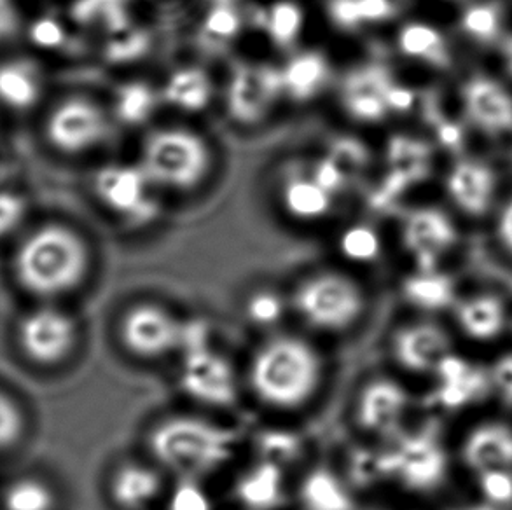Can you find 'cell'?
Wrapping results in <instances>:
<instances>
[{"mask_svg": "<svg viewBox=\"0 0 512 510\" xmlns=\"http://www.w3.org/2000/svg\"><path fill=\"white\" fill-rule=\"evenodd\" d=\"M28 201L13 189H0V242L13 236L27 219Z\"/></svg>", "mask_w": 512, "mask_h": 510, "instance_id": "d6a6232c", "label": "cell"}, {"mask_svg": "<svg viewBox=\"0 0 512 510\" xmlns=\"http://www.w3.org/2000/svg\"><path fill=\"white\" fill-rule=\"evenodd\" d=\"M118 334L121 345L132 357L154 362L180 352L184 322L165 306L144 301L123 313Z\"/></svg>", "mask_w": 512, "mask_h": 510, "instance_id": "ba28073f", "label": "cell"}, {"mask_svg": "<svg viewBox=\"0 0 512 510\" xmlns=\"http://www.w3.org/2000/svg\"><path fill=\"white\" fill-rule=\"evenodd\" d=\"M404 301L415 310L434 315L453 310L457 304V283L441 268L415 269L401 287Z\"/></svg>", "mask_w": 512, "mask_h": 510, "instance_id": "ffe728a7", "label": "cell"}, {"mask_svg": "<svg viewBox=\"0 0 512 510\" xmlns=\"http://www.w3.org/2000/svg\"><path fill=\"white\" fill-rule=\"evenodd\" d=\"M450 510H495L490 507V505L483 504V502H478V504H469V505H460V507H455V509Z\"/></svg>", "mask_w": 512, "mask_h": 510, "instance_id": "8d00e7d4", "label": "cell"}, {"mask_svg": "<svg viewBox=\"0 0 512 510\" xmlns=\"http://www.w3.org/2000/svg\"><path fill=\"white\" fill-rule=\"evenodd\" d=\"M509 327H511V331H512V320H511V325H509Z\"/></svg>", "mask_w": 512, "mask_h": 510, "instance_id": "74e56055", "label": "cell"}, {"mask_svg": "<svg viewBox=\"0 0 512 510\" xmlns=\"http://www.w3.org/2000/svg\"><path fill=\"white\" fill-rule=\"evenodd\" d=\"M44 93V77L37 63L25 58L0 62V105L9 111L34 109Z\"/></svg>", "mask_w": 512, "mask_h": 510, "instance_id": "44dd1931", "label": "cell"}, {"mask_svg": "<svg viewBox=\"0 0 512 510\" xmlns=\"http://www.w3.org/2000/svg\"><path fill=\"white\" fill-rule=\"evenodd\" d=\"M284 200L287 203V212L303 221L319 219L331 208V200L324 184H313L306 180H294L285 187Z\"/></svg>", "mask_w": 512, "mask_h": 510, "instance_id": "83f0119b", "label": "cell"}, {"mask_svg": "<svg viewBox=\"0 0 512 510\" xmlns=\"http://www.w3.org/2000/svg\"><path fill=\"white\" fill-rule=\"evenodd\" d=\"M451 203L471 219L492 212L499 191V177L488 161L464 158L457 161L446 177Z\"/></svg>", "mask_w": 512, "mask_h": 510, "instance_id": "2e32d148", "label": "cell"}, {"mask_svg": "<svg viewBox=\"0 0 512 510\" xmlns=\"http://www.w3.org/2000/svg\"><path fill=\"white\" fill-rule=\"evenodd\" d=\"M409 406L408 390L399 381L376 378L360 390L355 420L366 434L392 439L404 430Z\"/></svg>", "mask_w": 512, "mask_h": 510, "instance_id": "4fadbf2b", "label": "cell"}, {"mask_svg": "<svg viewBox=\"0 0 512 510\" xmlns=\"http://www.w3.org/2000/svg\"><path fill=\"white\" fill-rule=\"evenodd\" d=\"M326 364L312 341L296 334H271L257 346L247 369L250 390L264 406L294 411L319 393Z\"/></svg>", "mask_w": 512, "mask_h": 510, "instance_id": "7a4b0ae2", "label": "cell"}, {"mask_svg": "<svg viewBox=\"0 0 512 510\" xmlns=\"http://www.w3.org/2000/svg\"><path fill=\"white\" fill-rule=\"evenodd\" d=\"M497 236H499L502 247L512 255V196L500 208L499 219H497Z\"/></svg>", "mask_w": 512, "mask_h": 510, "instance_id": "e575fe53", "label": "cell"}, {"mask_svg": "<svg viewBox=\"0 0 512 510\" xmlns=\"http://www.w3.org/2000/svg\"><path fill=\"white\" fill-rule=\"evenodd\" d=\"M27 434V414L11 393L0 388V451L20 446Z\"/></svg>", "mask_w": 512, "mask_h": 510, "instance_id": "f1b7e54d", "label": "cell"}, {"mask_svg": "<svg viewBox=\"0 0 512 510\" xmlns=\"http://www.w3.org/2000/svg\"><path fill=\"white\" fill-rule=\"evenodd\" d=\"M399 44L404 55L416 62L425 63L432 69L448 70L455 62L448 37L443 34V30L430 23H409L401 32Z\"/></svg>", "mask_w": 512, "mask_h": 510, "instance_id": "cb8c5ba5", "label": "cell"}, {"mask_svg": "<svg viewBox=\"0 0 512 510\" xmlns=\"http://www.w3.org/2000/svg\"><path fill=\"white\" fill-rule=\"evenodd\" d=\"M499 49L504 69L512 77V34H507L504 37V41L500 42Z\"/></svg>", "mask_w": 512, "mask_h": 510, "instance_id": "d590c367", "label": "cell"}, {"mask_svg": "<svg viewBox=\"0 0 512 510\" xmlns=\"http://www.w3.org/2000/svg\"><path fill=\"white\" fill-rule=\"evenodd\" d=\"M91 250L77 229L46 222L21 238L14 250V282L39 303L76 292L90 275Z\"/></svg>", "mask_w": 512, "mask_h": 510, "instance_id": "6da1fadb", "label": "cell"}, {"mask_svg": "<svg viewBox=\"0 0 512 510\" xmlns=\"http://www.w3.org/2000/svg\"><path fill=\"white\" fill-rule=\"evenodd\" d=\"M299 502L305 510H355L352 484L327 467L313 469L299 486Z\"/></svg>", "mask_w": 512, "mask_h": 510, "instance_id": "7402d4cb", "label": "cell"}, {"mask_svg": "<svg viewBox=\"0 0 512 510\" xmlns=\"http://www.w3.org/2000/svg\"><path fill=\"white\" fill-rule=\"evenodd\" d=\"M460 458L474 474L512 469V425L506 421H483L474 425L462 441Z\"/></svg>", "mask_w": 512, "mask_h": 510, "instance_id": "e0dca14e", "label": "cell"}, {"mask_svg": "<svg viewBox=\"0 0 512 510\" xmlns=\"http://www.w3.org/2000/svg\"><path fill=\"white\" fill-rule=\"evenodd\" d=\"M14 338L27 362L49 369L67 362L76 352L79 325L56 303H39L21 315Z\"/></svg>", "mask_w": 512, "mask_h": 510, "instance_id": "8992f818", "label": "cell"}, {"mask_svg": "<svg viewBox=\"0 0 512 510\" xmlns=\"http://www.w3.org/2000/svg\"><path fill=\"white\" fill-rule=\"evenodd\" d=\"M167 510H215L214 498L200 479L179 477L168 493Z\"/></svg>", "mask_w": 512, "mask_h": 510, "instance_id": "1f68e13d", "label": "cell"}, {"mask_svg": "<svg viewBox=\"0 0 512 510\" xmlns=\"http://www.w3.org/2000/svg\"><path fill=\"white\" fill-rule=\"evenodd\" d=\"M402 240L416 269H434L457 247L458 229L443 210L423 208L406 221Z\"/></svg>", "mask_w": 512, "mask_h": 510, "instance_id": "9a60e30c", "label": "cell"}, {"mask_svg": "<svg viewBox=\"0 0 512 510\" xmlns=\"http://www.w3.org/2000/svg\"><path fill=\"white\" fill-rule=\"evenodd\" d=\"M291 308V299H285L273 289H257L245 299L243 313L254 329L264 332H277L278 325L285 320Z\"/></svg>", "mask_w": 512, "mask_h": 510, "instance_id": "4316f807", "label": "cell"}, {"mask_svg": "<svg viewBox=\"0 0 512 510\" xmlns=\"http://www.w3.org/2000/svg\"><path fill=\"white\" fill-rule=\"evenodd\" d=\"M109 118L93 98L72 95L60 100L48 112L44 137L55 151L77 156L104 142Z\"/></svg>", "mask_w": 512, "mask_h": 510, "instance_id": "9c48e42d", "label": "cell"}, {"mask_svg": "<svg viewBox=\"0 0 512 510\" xmlns=\"http://www.w3.org/2000/svg\"><path fill=\"white\" fill-rule=\"evenodd\" d=\"M56 507L55 488L41 477H16L0 493L2 510H56Z\"/></svg>", "mask_w": 512, "mask_h": 510, "instance_id": "484cf974", "label": "cell"}, {"mask_svg": "<svg viewBox=\"0 0 512 510\" xmlns=\"http://www.w3.org/2000/svg\"><path fill=\"white\" fill-rule=\"evenodd\" d=\"M236 497L250 510L277 509L285 500L284 470L268 460L257 463L238 479Z\"/></svg>", "mask_w": 512, "mask_h": 510, "instance_id": "603a6c76", "label": "cell"}, {"mask_svg": "<svg viewBox=\"0 0 512 510\" xmlns=\"http://www.w3.org/2000/svg\"><path fill=\"white\" fill-rule=\"evenodd\" d=\"M163 493V474L146 463H121L109 479V497L119 510L151 509Z\"/></svg>", "mask_w": 512, "mask_h": 510, "instance_id": "d6986e66", "label": "cell"}, {"mask_svg": "<svg viewBox=\"0 0 512 510\" xmlns=\"http://www.w3.org/2000/svg\"><path fill=\"white\" fill-rule=\"evenodd\" d=\"M481 502L495 510L512 509V469L486 470L476 474Z\"/></svg>", "mask_w": 512, "mask_h": 510, "instance_id": "f546056e", "label": "cell"}, {"mask_svg": "<svg viewBox=\"0 0 512 510\" xmlns=\"http://www.w3.org/2000/svg\"><path fill=\"white\" fill-rule=\"evenodd\" d=\"M182 353L180 388L201 404L231 406L238 397V376L231 362L208 345Z\"/></svg>", "mask_w": 512, "mask_h": 510, "instance_id": "30bf717a", "label": "cell"}, {"mask_svg": "<svg viewBox=\"0 0 512 510\" xmlns=\"http://www.w3.org/2000/svg\"><path fill=\"white\" fill-rule=\"evenodd\" d=\"M385 449L388 479L413 493H430L443 486L450 456L434 428L402 430Z\"/></svg>", "mask_w": 512, "mask_h": 510, "instance_id": "5b68a950", "label": "cell"}, {"mask_svg": "<svg viewBox=\"0 0 512 510\" xmlns=\"http://www.w3.org/2000/svg\"><path fill=\"white\" fill-rule=\"evenodd\" d=\"M149 449L163 469L177 477L201 481L235 458L238 437L231 428L215 421L179 414L151 430Z\"/></svg>", "mask_w": 512, "mask_h": 510, "instance_id": "3957f363", "label": "cell"}, {"mask_svg": "<svg viewBox=\"0 0 512 510\" xmlns=\"http://www.w3.org/2000/svg\"><path fill=\"white\" fill-rule=\"evenodd\" d=\"M390 350L395 364L415 376H432L453 352L448 331L430 320L399 327L390 341Z\"/></svg>", "mask_w": 512, "mask_h": 510, "instance_id": "5bb4252c", "label": "cell"}, {"mask_svg": "<svg viewBox=\"0 0 512 510\" xmlns=\"http://www.w3.org/2000/svg\"><path fill=\"white\" fill-rule=\"evenodd\" d=\"M465 118L492 140L512 138V91L497 77L472 74L460 90Z\"/></svg>", "mask_w": 512, "mask_h": 510, "instance_id": "8fae6325", "label": "cell"}, {"mask_svg": "<svg viewBox=\"0 0 512 510\" xmlns=\"http://www.w3.org/2000/svg\"><path fill=\"white\" fill-rule=\"evenodd\" d=\"M142 161L144 172L154 182L189 189L207 173L210 152L193 131L165 130L147 140Z\"/></svg>", "mask_w": 512, "mask_h": 510, "instance_id": "52a82bcc", "label": "cell"}, {"mask_svg": "<svg viewBox=\"0 0 512 510\" xmlns=\"http://www.w3.org/2000/svg\"><path fill=\"white\" fill-rule=\"evenodd\" d=\"M453 315L458 331L465 338L483 345L502 338L511 325L506 301L493 292L458 299Z\"/></svg>", "mask_w": 512, "mask_h": 510, "instance_id": "ac0fdd59", "label": "cell"}, {"mask_svg": "<svg viewBox=\"0 0 512 510\" xmlns=\"http://www.w3.org/2000/svg\"><path fill=\"white\" fill-rule=\"evenodd\" d=\"M458 28L476 46H500L506 37V13L499 0H474L458 16Z\"/></svg>", "mask_w": 512, "mask_h": 510, "instance_id": "d4e9b609", "label": "cell"}, {"mask_svg": "<svg viewBox=\"0 0 512 510\" xmlns=\"http://www.w3.org/2000/svg\"><path fill=\"white\" fill-rule=\"evenodd\" d=\"M299 320L322 334H341L359 322L367 308L359 283L338 271H320L299 283L291 297Z\"/></svg>", "mask_w": 512, "mask_h": 510, "instance_id": "277c9868", "label": "cell"}, {"mask_svg": "<svg viewBox=\"0 0 512 510\" xmlns=\"http://www.w3.org/2000/svg\"><path fill=\"white\" fill-rule=\"evenodd\" d=\"M340 252L348 261L369 264L380 257V236L371 228H350L341 236Z\"/></svg>", "mask_w": 512, "mask_h": 510, "instance_id": "4dcf8cb0", "label": "cell"}, {"mask_svg": "<svg viewBox=\"0 0 512 510\" xmlns=\"http://www.w3.org/2000/svg\"><path fill=\"white\" fill-rule=\"evenodd\" d=\"M432 400L444 411L457 413L478 406L492 395L488 367L451 352L434 374Z\"/></svg>", "mask_w": 512, "mask_h": 510, "instance_id": "7c38bea8", "label": "cell"}, {"mask_svg": "<svg viewBox=\"0 0 512 510\" xmlns=\"http://www.w3.org/2000/svg\"><path fill=\"white\" fill-rule=\"evenodd\" d=\"M492 395L504 404L512 407V352L504 353L488 367Z\"/></svg>", "mask_w": 512, "mask_h": 510, "instance_id": "836d02e7", "label": "cell"}]
</instances>
